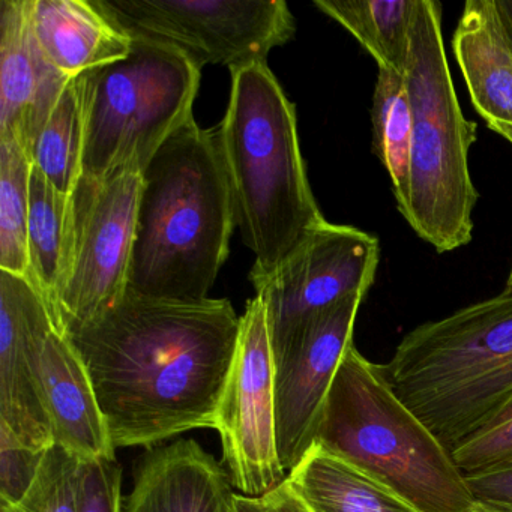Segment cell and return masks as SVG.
<instances>
[{
    "instance_id": "6da1fadb",
    "label": "cell",
    "mask_w": 512,
    "mask_h": 512,
    "mask_svg": "<svg viewBox=\"0 0 512 512\" xmlns=\"http://www.w3.org/2000/svg\"><path fill=\"white\" fill-rule=\"evenodd\" d=\"M239 328L229 299L173 302L127 292L65 337L88 370L113 446L152 449L214 428Z\"/></svg>"
},
{
    "instance_id": "7a4b0ae2",
    "label": "cell",
    "mask_w": 512,
    "mask_h": 512,
    "mask_svg": "<svg viewBox=\"0 0 512 512\" xmlns=\"http://www.w3.org/2000/svg\"><path fill=\"white\" fill-rule=\"evenodd\" d=\"M235 227L217 130L191 119L142 172L127 292L205 301L229 257Z\"/></svg>"
},
{
    "instance_id": "3957f363",
    "label": "cell",
    "mask_w": 512,
    "mask_h": 512,
    "mask_svg": "<svg viewBox=\"0 0 512 512\" xmlns=\"http://www.w3.org/2000/svg\"><path fill=\"white\" fill-rule=\"evenodd\" d=\"M217 142L235 223L253 251L250 280L274 272L325 223L308 182L295 104L268 64L233 68Z\"/></svg>"
},
{
    "instance_id": "277c9868",
    "label": "cell",
    "mask_w": 512,
    "mask_h": 512,
    "mask_svg": "<svg viewBox=\"0 0 512 512\" xmlns=\"http://www.w3.org/2000/svg\"><path fill=\"white\" fill-rule=\"evenodd\" d=\"M382 368L451 452L512 401V292L422 323Z\"/></svg>"
},
{
    "instance_id": "5b68a950",
    "label": "cell",
    "mask_w": 512,
    "mask_h": 512,
    "mask_svg": "<svg viewBox=\"0 0 512 512\" xmlns=\"http://www.w3.org/2000/svg\"><path fill=\"white\" fill-rule=\"evenodd\" d=\"M313 443L397 490L422 512H469L476 499L451 452L401 401L382 365L347 349Z\"/></svg>"
},
{
    "instance_id": "8992f818",
    "label": "cell",
    "mask_w": 512,
    "mask_h": 512,
    "mask_svg": "<svg viewBox=\"0 0 512 512\" xmlns=\"http://www.w3.org/2000/svg\"><path fill=\"white\" fill-rule=\"evenodd\" d=\"M403 77L412 148L409 197L400 214L437 253H451L472 241L478 191L470 178L469 151L478 127L458 104L436 0H418Z\"/></svg>"
},
{
    "instance_id": "52a82bcc",
    "label": "cell",
    "mask_w": 512,
    "mask_h": 512,
    "mask_svg": "<svg viewBox=\"0 0 512 512\" xmlns=\"http://www.w3.org/2000/svg\"><path fill=\"white\" fill-rule=\"evenodd\" d=\"M202 68L167 44L133 38L121 61L77 77L85 115L83 176L142 173L158 149L194 119Z\"/></svg>"
},
{
    "instance_id": "ba28073f",
    "label": "cell",
    "mask_w": 512,
    "mask_h": 512,
    "mask_svg": "<svg viewBox=\"0 0 512 512\" xmlns=\"http://www.w3.org/2000/svg\"><path fill=\"white\" fill-rule=\"evenodd\" d=\"M142 173L83 176L71 194L64 274L53 320L62 335L82 328L127 293Z\"/></svg>"
},
{
    "instance_id": "9c48e42d",
    "label": "cell",
    "mask_w": 512,
    "mask_h": 512,
    "mask_svg": "<svg viewBox=\"0 0 512 512\" xmlns=\"http://www.w3.org/2000/svg\"><path fill=\"white\" fill-rule=\"evenodd\" d=\"M131 38L175 47L199 68L266 64L295 37L284 0H95Z\"/></svg>"
},
{
    "instance_id": "30bf717a",
    "label": "cell",
    "mask_w": 512,
    "mask_h": 512,
    "mask_svg": "<svg viewBox=\"0 0 512 512\" xmlns=\"http://www.w3.org/2000/svg\"><path fill=\"white\" fill-rule=\"evenodd\" d=\"M274 379L265 305L254 296L241 316L235 359L214 425L223 446V466L233 487L245 496L262 497L287 478L278 457Z\"/></svg>"
},
{
    "instance_id": "8fae6325",
    "label": "cell",
    "mask_w": 512,
    "mask_h": 512,
    "mask_svg": "<svg viewBox=\"0 0 512 512\" xmlns=\"http://www.w3.org/2000/svg\"><path fill=\"white\" fill-rule=\"evenodd\" d=\"M379 262L376 236L325 221L274 272L251 280L265 305L274 358L308 320L355 293L367 295Z\"/></svg>"
},
{
    "instance_id": "7c38bea8",
    "label": "cell",
    "mask_w": 512,
    "mask_h": 512,
    "mask_svg": "<svg viewBox=\"0 0 512 512\" xmlns=\"http://www.w3.org/2000/svg\"><path fill=\"white\" fill-rule=\"evenodd\" d=\"M365 293H355L308 320L274 358L275 431L287 473L313 445L332 380L355 334Z\"/></svg>"
},
{
    "instance_id": "4fadbf2b",
    "label": "cell",
    "mask_w": 512,
    "mask_h": 512,
    "mask_svg": "<svg viewBox=\"0 0 512 512\" xmlns=\"http://www.w3.org/2000/svg\"><path fill=\"white\" fill-rule=\"evenodd\" d=\"M53 331L49 305L25 275L0 271V427L35 451L52 448L40 361Z\"/></svg>"
},
{
    "instance_id": "5bb4252c",
    "label": "cell",
    "mask_w": 512,
    "mask_h": 512,
    "mask_svg": "<svg viewBox=\"0 0 512 512\" xmlns=\"http://www.w3.org/2000/svg\"><path fill=\"white\" fill-rule=\"evenodd\" d=\"M71 79L47 61L35 38L31 0L0 2V139L32 161L35 143Z\"/></svg>"
},
{
    "instance_id": "9a60e30c",
    "label": "cell",
    "mask_w": 512,
    "mask_h": 512,
    "mask_svg": "<svg viewBox=\"0 0 512 512\" xmlns=\"http://www.w3.org/2000/svg\"><path fill=\"white\" fill-rule=\"evenodd\" d=\"M229 473L193 439L146 449L121 512H235Z\"/></svg>"
},
{
    "instance_id": "2e32d148",
    "label": "cell",
    "mask_w": 512,
    "mask_h": 512,
    "mask_svg": "<svg viewBox=\"0 0 512 512\" xmlns=\"http://www.w3.org/2000/svg\"><path fill=\"white\" fill-rule=\"evenodd\" d=\"M40 385L55 445L82 463L116 460V448L88 370L61 332L53 331L44 344Z\"/></svg>"
},
{
    "instance_id": "e0dca14e",
    "label": "cell",
    "mask_w": 512,
    "mask_h": 512,
    "mask_svg": "<svg viewBox=\"0 0 512 512\" xmlns=\"http://www.w3.org/2000/svg\"><path fill=\"white\" fill-rule=\"evenodd\" d=\"M31 22L41 52L68 79L127 58L133 38L95 0H31Z\"/></svg>"
},
{
    "instance_id": "ac0fdd59",
    "label": "cell",
    "mask_w": 512,
    "mask_h": 512,
    "mask_svg": "<svg viewBox=\"0 0 512 512\" xmlns=\"http://www.w3.org/2000/svg\"><path fill=\"white\" fill-rule=\"evenodd\" d=\"M470 101L485 124L512 127V53L493 0H467L452 38Z\"/></svg>"
},
{
    "instance_id": "d6986e66",
    "label": "cell",
    "mask_w": 512,
    "mask_h": 512,
    "mask_svg": "<svg viewBox=\"0 0 512 512\" xmlns=\"http://www.w3.org/2000/svg\"><path fill=\"white\" fill-rule=\"evenodd\" d=\"M286 481L310 512H422L376 476L316 443Z\"/></svg>"
},
{
    "instance_id": "ffe728a7",
    "label": "cell",
    "mask_w": 512,
    "mask_h": 512,
    "mask_svg": "<svg viewBox=\"0 0 512 512\" xmlns=\"http://www.w3.org/2000/svg\"><path fill=\"white\" fill-rule=\"evenodd\" d=\"M314 7L347 29L379 68L403 76L418 0H314Z\"/></svg>"
},
{
    "instance_id": "44dd1931",
    "label": "cell",
    "mask_w": 512,
    "mask_h": 512,
    "mask_svg": "<svg viewBox=\"0 0 512 512\" xmlns=\"http://www.w3.org/2000/svg\"><path fill=\"white\" fill-rule=\"evenodd\" d=\"M70 211L71 196L56 190L32 164L29 181L28 278L46 299L52 317L64 274Z\"/></svg>"
},
{
    "instance_id": "7402d4cb",
    "label": "cell",
    "mask_w": 512,
    "mask_h": 512,
    "mask_svg": "<svg viewBox=\"0 0 512 512\" xmlns=\"http://www.w3.org/2000/svg\"><path fill=\"white\" fill-rule=\"evenodd\" d=\"M373 152L391 178L398 211L406 208L409 197L412 113L404 77L379 68L373 107Z\"/></svg>"
},
{
    "instance_id": "603a6c76",
    "label": "cell",
    "mask_w": 512,
    "mask_h": 512,
    "mask_svg": "<svg viewBox=\"0 0 512 512\" xmlns=\"http://www.w3.org/2000/svg\"><path fill=\"white\" fill-rule=\"evenodd\" d=\"M85 115L77 77L62 91L34 151L32 164L65 196H71L83 178Z\"/></svg>"
},
{
    "instance_id": "cb8c5ba5",
    "label": "cell",
    "mask_w": 512,
    "mask_h": 512,
    "mask_svg": "<svg viewBox=\"0 0 512 512\" xmlns=\"http://www.w3.org/2000/svg\"><path fill=\"white\" fill-rule=\"evenodd\" d=\"M32 161L22 146L0 139V271L29 274L28 217Z\"/></svg>"
},
{
    "instance_id": "d4e9b609",
    "label": "cell",
    "mask_w": 512,
    "mask_h": 512,
    "mask_svg": "<svg viewBox=\"0 0 512 512\" xmlns=\"http://www.w3.org/2000/svg\"><path fill=\"white\" fill-rule=\"evenodd\" d=\"M82 469L79 458L53 445L31 490L14 505H0V512H79Z\"/></svg>"
},
{
    "instance_id": "484cf974",
    "label": "cell",
    "mask_w": 512,
    "mask_h": 512,
    "mask_svg": "<svg viewBox=\"0 0 512 512\" xmlns=\"http://www.w3.org/2000/svg\"><path fill=\"white\" fill-rule=\"evenodd\" d=\"M466 478L512 470V401L451 451Z\"/></svg>"
},
{
    "instance_id": "4316f807",
    "label": "cell",
    "mask_w": 512,
    "mask_h": 512,
    "mask_svg": "<svg viewBox=\"0 0 512 512\" xmlns=\"http://www.w3.org/2000/svg\"><path fill=\"white\" fill-rule=\"evenodd\" d=\"M46 454L29 448L0 427V505H14L26 496Z\"/></svg>"
},
{
    "instance_id": "83f0119b",
    "label": "cell",
    "mask_w": 512,
    "mask_h": 512,
    "mask_svg": "<svg viewBox=\"0 0 512 512\" xmlns=\"http://www.w3.org/2000/svg\"><path fill=\"white\" fill-rule=\"evenodd\" d=\"M122 467L118 460L83 463L79 512H121Z\"/></svg>"
},
{
    "instance_id": "f1b7e54d",
    "label": "cell",
    "mask_w": 512,
    "mask_h": 512,
    "mask_svg": "<svg viewBox=\"0 0 512 512\" xmlns=\"http://www.w3.org/2000/svg\"><path fill=\"white\" fill-rule=\"evenodd\" d=\"M466 481L476 500L512 505V470L469 476Z\"/></svg>"
},
{
    "instance_id": "f546056e",
    "label": "cell",
    "mask_w": 512,
    "mask_h": 512,
    "mask_svg": "<svg viewBox=\"0 0 512 512\" xmlns=\"http://www.w3.org/2000/svg\"><path fill=\"white\" fill-rule=\"evenodd\" d=\"M265 512H310L298 494L290 488L286 479L280 485L260 497Z\"/></svg>"
},
{
    "instance_id": "4dcf8cb0",
    "label": "cell",
    "mask_w": 512,
    "mask_h": 512,
    "mask_svg": "<svg viewBox=\"0 0 512 512\" xmlns=\"http://www.w3.org/2000/svg\"><path fill=\"white\" fill-rule=\"evenodd\" d=\"M494 14L512 53V0H493Z\"/></svg>"
},
{
    "instance_id": "1f68e13d",
    "label": "cell",
    "mask_w": 512,
    "mask_h": 512,
    "mask_svg": "<svg viewBox=\"0 0 512 512\" xmlns=\"http://www.w3.org/2000/svg\"><path fill=\"white\" fill-rule=\"evenodd\" d=\"M235 512H265L263 511L260 497L245 496V494H235Z\"/></svg>"
},
{
    "instance_id": "d6a6232c",
    "label": "cell",
    "mask_w": 512,
    "mask_h": 512,
    "mask_svg": "<svg viewBox=\"0 0 512 512\" xmlns=\"http://www.w3.org/2000/svg\"><path fill=\"white\" fill-rule=\"evenodd\" d=\"M469 512H512V505L500 502H484L476 500Z\"/></svg>"
},
{
    "instance_id": "836d02e7",
    "label": "cell",
    "mask_w": 512,
    "mask_h": 512,
    "mask_svg": "<svg viewBox=\"0 0 512 512\" xmlns=\"http://www.w3.org/2000/svg\"><path fill=\"white\" fill-rule=\"evenodd\" d=\"M493 133L499 134L503 139L508 140L512 145V127H506V125H496V127H490Z\"/></svg>"
},
{
    "instance_id": "e575fe53",
    "label": "cell",
    "mask_w": 512,
    "mask_h": 512,
    "mask_svg": "<svg viewBox=\"0 0 512 512\" xmlns=\"http://www.w3.org/2000/svg\"><path fill=\"white\" fill-rule=\"evenodd\" d=\"M505 292H512V265L511 271H509L508 278H506Z\"/></svg>"
}]
</instances>
